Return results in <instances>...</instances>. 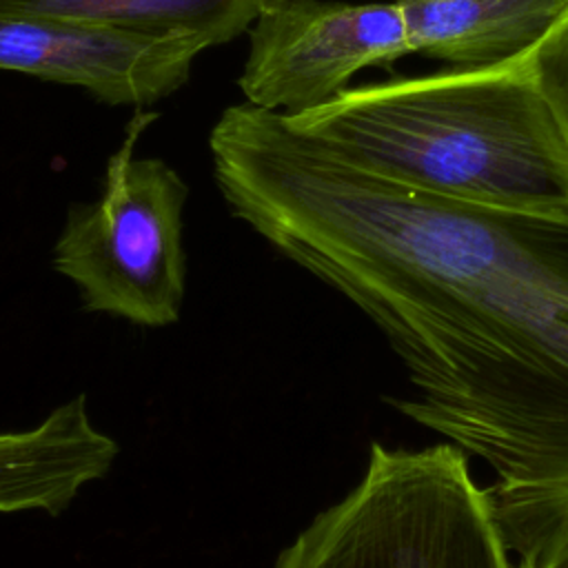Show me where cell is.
I'll list each match as a JSON object with an SVG mask.
<instances>
[{"label":"cell","instance_id":"ba28073f","mask_svg":"<svg viewBox=\"0 0 568 568\" xmlns=\"http://www.w3.org/2000/svg\"><path fill=\"white\" fill-rule=\"evenodd\" d=\"M410 53L457 69L519 64L566 13L568 0H397Z\"/></svg>","mask_w":568,"mask_h":568},{"label":"cell","instance_id":"277c9868","mask_svg":"<svg viewBox=\"0 0 568 568\" xmlns=\"http://www.w3.org/2000/svg\"><path fill=\"white\" fill-rule=\"evenodd\" d=\"M155 118L135 109L106 160L100 195L69 209L53 244V268L75 286L84 311L142 328L175 324L186 295L189 186L164 160L135 155Z\"/></svg>","mask_w":568,"mask_h":568},{"label":"cell","instance_id":"6da1fadb","mask_svg":"<svg viewBox=\"0 0 568 568\" xmlns=\"http://www.w3.org/2000/svg\"><path fill=\"white\" fill-rule=\"evenodd\" d=\"M209 151L229 211L386 337L413 386L388 402L490 468L513 557L541 541L568 515V211L399 184L246 102Z\"/></svg>","mask_w":568,"mask_h":568},{"label":"cell","instance_id":"9c48e42d","mask_svg":"<svg viewBox=\"0 0 568 568\" xmlns=\"http://www.w3.org/2000/svg\"><path fill=\"white\" fill-rule=\"evenodd\" d=\"M260 0H0V16H44L158 36H195L211 47L246 33Z\"/></svg>","mask_w":568,"mask_h":568},{"label":"cell","instance_id":"8fae6325","mask_svg":"<svg viewBox=\"0 0 568 568\" xmlns=\"http://www.w3.org/2000/svg\"><path fill=\"white\" fill-rule=\"evenodd\" d=\"M517 568H568V515L541 541L517 557Z\"/></svg>","mask_w":568,"mask_h":568},{"label":"cell","instance_id":"3957f363","mask_svg":"<svg viewBox=\"0 0 568 568\" xmlns=\"http://www.w3.org/2000/svg\"><path fill=\"white\" fill-rule=\"evenodd\" d=\"M273 568H517L470 457L448 442L371 444L353 488Z\"/></svg>","mask_w":568,"mask_h":568},{"label":"cell","instance_id":"5b68a950","mask_svg":"<svg viewBox=\"0 0 568 568\" xmlns=\"http://www.w3.org/2000/svg\"><path fill=\"white\" fill-rule=\"evenodd\" d=\"M410 55L397 0H260L240 73L244 102L302 115L348 89L364 67Z\"/></svg>","mask_w":568,"mask_h":568},{"label":"cell","instance_id":"52a82bcc","mask_svg":"<svg viewBox=\"0 0 568 568\" xmlns=\"http://www.w3.org/2000/svg\"><path fill=\"white\" fill-rule=\"evenodd\" d=\"M115 459L118 442L98 428L87 397L78 395L31 428L0 433V513L60 515Z\"/></svg>","mask_w":568,"mask_h":568},{"label":"cell","instance_id":"7a4b0ae2","mask_svg":"<svg viewBox=\"0 0 568 568\" xmlns=\"http://www.w3.org/2000/svg\"><path fill=\"white\" fill-rule=\"evenodd\" d=\"M286 120L344 160L413 189L568 211V146L524 62L362 84Z\"/></svg>","mask_w":568,"mask_h":568},{"label":"cell","instance_id":"8992f818","mask_svg":"<svg viewBox=\"0 0 568 568\" xmlns=\"http://www.w3.org/2000/svg\"><path fill=\"white\" fill-rule=\"evenodd\" d=\"M211 44L44 16H0V71L84 89L111 106H149L182 89Z\"/></svg>","mask_w":568,"mask_h":568},{"label":"cell","instance_id":"30bf717a","mask_svg":"<svg viewBox=\"0 0 568 568\" xmlns=\"http://www.w3.org/2000/svg\"><path fill=\"white\" fill-rule=\"evenodd\" d=\"M521 62L548 102L568 146V9Z\"/></svg>","mask_w":568,"mask_h":568}]
</instances>
